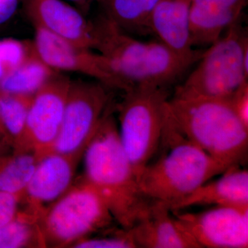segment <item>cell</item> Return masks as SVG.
I'll list each match as a JSON object with an SVG mask.
<instances>
[{
	"label": "cell",
	"instance_id": "f1b7e54d",
	"mask_svg": "<svg viewBox=\"0 0 248 248\" xmlns=\"http://www.w3.org/2000/svg\"><path fill=\"white\" fill-rule=\"evenodd\" d=\"M70 1H74V2L78 3L79 4H86L88 3L92 2L93 1H100L102 0H70Z\"/></svg>",
	"mask_w": 248,
	"mask_h": 248
},
{
	"label": "cell",
	"instance_id": "cb8c5ba5",
	"mask_svg": "<svg viewBox=\"0 0 248 248\" xmlns=\"http://www.w3.org/2000/svg\"><path fill=\"white\" fill-rule=\"evenodd\" d=\"M78 248H137L128 230L124 229L112 236L81 239L73 244Z\"/></svg>",
	"mask_w": 248,
	"mask_h": 248
},
{
	"label": "cell",
	"instance_id": "5b68a950",
	"mask_svg": "<svg viewBox=\"0 0 248 248\" xmlns=\"http://www.w3.org/2000/svg\"><path fill=\"white\" fill-rule=\"evenodd\" d=\"M173 97L228 99L248 81V37L241 20L207 47Z\"/></svg>",
	"mask_w": 248,
	"mask_h": 248
},
{
	"label": "cell",
	"instance_id": "4fadbf2b",
	"mask_svg": "<svg viewBox=\"0 0 248 248\" xmlns=\"http://www.w3.org/2000/svg\"><path fill=\"white\" fill-rule=\"evenodd\" d=\"M27 9L35 26L82 48L94 46L93 23L61 0H27Z\"/></svg>",
	"mask_w": 248,
	"mask_h": 248
},
{
	"label": "cell",
	"instance_id": "8992f818",
	"mask_svg": "<svg viewBox=\"0 0 248 248\" xmlns=\"http://www.w3.org/2000/svg\"><path fill=\"white\" fill-rule=\"evenodd\" d=\"M169 96L168 88L136 87L119 106L121 143L138 179L161 144Z\"/></svg>",
	"mask_w": 248,
	"mask_h": 248
},
{
	"label": "cell",
	"instance_id": "ac0fdd59",
	"mask_svg": "<svg viewBox=\"0 0 248 248\" xmlns=\"http://www.w3.org/2000/svg\"><path fill=\"white\" fill-rule=\"evenodd\" d=\"M56 73L36 53L0 81V92L16 95L33 96Z\"/></svg>",
	"mask_w": 248,
	"mask_h": 248
},
{
	"label": "cell",
	"instance_id": "603a6c76",
	"mask_svg": "<svg viewBox=\"0 0 248 248\" xmlns=\"http://www.w3.org/2000/svg\"><path fill=\"white\" fill-rule=\"evenodd\" d=\"M33 49V42L14 39L0 40V81L20 66Z\"/></svg>",
	"mask_w": 248,
	"mask_h": 248
},
{
	"label": "cell",
	"instance_id": "f546056e",
	"mask_svg": "<svg viewBox=\"0 0 248 248\" xmlns=\"http://www.w3.org/2000/svg\"><path fill=\"white\" fill-rule=\"evenodd\" d=\"M0 133L2 134L6 138V134H5L4 127H3L2 122H1V117H0ZM7 139V138H6Z\"/></svg>",
	"mask_w": 248,
	"mask_h": 248
},
{
	"label": "cell",
	"instance_id": "9c48e42d",
	"mask_svg": "<svg viewBox=\"0 0 248 248\" xmlns=\"http://www.w3.org/2000/svg\"><path fill=\"white\" fill-rule=\"evenodd\" d=\"M71 82L66 76L56 73L34 94L20 152H33L40 159L52 153Z\"/></svg>",
	"mask_w": 248,
	"mask_h": 248
},
{
	"label": "cell",
	"instance_id": "ffe728a7",
	"mask_svg": "<svg viewBox=\"0 0 248 248\" xmlns=\"http://www.w3.org/2000/svg\"><path fill=\"white\" fill-rule=\"evenodd\" d=\"M40 158L33 152L0 156V191L22 197Z\"/></svg>",
	"mask_w": 248,
	"mask_h": 248
},
{
	"label": "cell",
	"instance_id": "d4e9b609",
	"mask_svg": "<svg viewBox=\"0 0 248 248\" xmlns=\"http://www.w3.org/2000/svg\"><path fill=\"white\" fill-rule=\"evenodd\" d=\"M19 203V196L0 191V227L17 218Z\"/></svg>",
	"mask_w": 248,
	"mask_h": 248
},
{
	"label": "cell",
	"instance_id": "3957f363",
	"mask_svg": "<svg viewBox=\"0 0 248 248\" xmlns=\"http://www.w3.org/2000/svg\"><path fill=\"white\" fill-rule=\"evenodd\" d=\"M166 108L179 133L227 169L246 161L248 128L228 99L172 97Z\"/></svg>",
	"mask_w": 248,
	"mask_h": 248
},
{
	"label": "cell",
	"instance_id": "5bb4252c",
	"mask_svg": "<svg viewBox=\"0 0 248 248\" xmlns=\"http://www.w3.org/2000/svg\"><path fill=\"white\" fill-rule=\"evenodd\" d=\"M192 0H160L149 19L150 33L173 52L200 58L203 49L192 46L190 13Z\"/></svg>",
	"mask_w": 248,
	"mask_h": 248
},
{
	"label": "cell",
	"instance_id": "6da1fadb",
	"mask_svg": "<svg viewBox=\"0 0 248 248\" xmlns=\"http://www.w3.org/2000/svg\"><path fill=\"white\" fill-rule=\"evenodd\" d=\"M83 155L85 180L102 196L123 229H130L146 215L151 200L140 190L136 173L121 143L111 107Z\"/></svg>",
	"mask_w": 248,
	"mask_h": 248
},
{
	"label": "cell",
	"instance_id": "8fae6325",
	"mask_svg": "<svg viewBox=\"0 0 248 248\" xmlns=\"http://www.w3.org/2000/svg\"><path fill=\"white\" fill-rule=\"evenodd\" d=\"M35 27L33 45L36 53L55 71L81 73L97 79L108 88L128 91L105 57L78 46L53 35L48 31Z\"/></svg>",
	"mask_w": 248,
	"mask_h": 248
},
{
	"label": "cell",
	"instance_id": "7402d4cb",
	"mask_svg": "<svg viewBox=\"0 0 248 248\" xmlns=\"http://www.w3.org/2000/svg\"><path fill=\"white\" fill-rule=\"evenodd\" d=\"M35 220L19 214L12 221L0 227V248H25L33 241H44L40 229L35 228Z\"/></svg>",
	"mask_w": 248,
	"mask_h": 248
},
{
	"label": "cell",
	"instance_id": "7c38bea8",
	"mask_svg": "<svg viewBox=\"0 0 248 248\" xmlns=\"http://www.w3.org/2000/svg\"><path fill=\"white\" fill-rule=\"evenodd\" d=\"M79 158L56 153L41 158L22 196L27 197L32 218H41L46 204L53 205L71 188Z\"/></svg>",
	"mask_w": 248,
	"mask_h": 248
},
{
	"label": "cell",
	"instance_id": "d6986e66",
	"mask_svg": "<svg viewBox=\"0 0 248 248\" xmlns=\"http://www.w3.org/2000/svg\"><path fill=\"white\" fill-rule=\"evenodd\" d=\"M160 0H102L105 16L128 33L149 35L152 13Z\"/></svg>",
	"mask_w": 248,
	"mask_h": 248
},
{
	"label": "cell",
	"instance_id": "7a4b0ae2",
	"mask_svg": "<svg viewBox=\"0 0 248 248\" xmlns=\"http://www.w3.org/2000/svg\"><path fill=\"white\" fill-rule=\"evenodd\" d=\"M93 26L94 49L107 59L128 91L142 86L169 89L201 58L178 55L158 40H136L105 15Z\"/></svg>",
	"mask_w": 248,
	"mask_h": 248
},
{
	"label": "cell",
	"instance_id": "9a60e30c",
	"mask_svg": "<svg viewBox=\"0 0 248 248\" xmlns=\"http://www.w3.org/2000/svg\"><path fill=\"white\" fill-rule=\"evenodd\" d=\"M248 0H192L190 13L192 46L208 47L241 19Z\"/></svg>",
	"mask_w": 248,
	"mask_h": 248
},
{
	"label": "cell",
	"instance_id": "ba28073f",
	"mask_svg": "<svg viewBox=\"0 0 248 248\" xmlns=\"http://www.w3.org/2000/svg\"><path fill=\"white\" fill-rule=\"evenodd\" d=\"M108 87L102 83L71 82L63 120L52 153L81 157L110 107Z\"/></svg>",
	"mask_w": 248,
	"mask_h": 248
},
{
	"label": "cell",
	"instance_id": "e0dca14e",
	"mask_svg": "<svg viewBox=\"0 0 248 248\" xmlns=\"http://www.w3.org/2000/svg\"><path fill=\"white\" fill-rule=\"evenodd\" d=\"M217 180L205 183L192 193L170 206L179 211L195 205L248 207V172L234 166Z\"/></svg>",
	"mask_w": 248,
	"mask_h": 248
},
{
	"label": "cell",
	"instance_id": "30bf717a",
	"mask_svg": "<svg viewBox=\"0 0 248 248\" xmlns=\"http://www.w3.org/2000/svg\"><path fill=\"white\" fill-rule=\"evenodd\" d=\"M172 213L178 225L200 248L248 247V207L215 206L200 213Z\"/></svg>",
	"mask_w": 248,
	"mask_h": 248
},
{
	"label": "cell",
	"instance_id": "52a82bcc",
	"mask_svg": "<svg viewBox=\"0 0 248 248\" xmlns=\"http://www.w3.org/2000/svg\"><path fill=\"white\" fill-rule=\"evenodd\" d=\"M41 218L44 241L62 246L75 244L114 219L102 196L85 179L71 187Z\"/></svg>",
	"mask_w": 248,
	"mask_h": 248
},
{
	"label": "cell",
	"instance_id": "44dd1931",
	"mask_svg": "<svg viewBox=\"0 0 248 248\" xmlns=\"http://www.w3.org/2000/svg\"><path fill=\"white\" fill-rule=\"evenodd\" d=\"M32 97L0 92V117L6 138L14 153L22 149L28 112Z\"/></svg>",
	"mask_w": 248,
	"mask_h": 248
},
{
	"label": "cell",
	"instance_id": "484cf974",
	"mask_svg": "<svg viewBox=\"0 0 248 248\" xmlns=\"http://www.w3.org/2000/svg\"><path fill=\"white\" fill-rule=\"evenodd\" d=\"M228 100L239 120L248 128V81L241 85Z\"/></svg>",
	"mask_w": 248,
	"mask_h": 248
},
{
	"label": "cell",
	"instance_id": "4316f807",
	"mask_svg": "<svg viewBox=\"0 0 248 248\" xmlns=\"http://www.w3.org/2000/svg\"><path fill=\"white\" fill-rule=\"evenodd\" d=\"M18 0H0V24H4L14 16Z\"/></svg>",
	"mask_w": 248,
	"mask_h": 248
},
{
	"label": "cell",
	"instance_id": "83f0119b",
	"mask_svg": "<svg viewBox=\"0 0 248 248\" xmlns=\"http://www.w3.org/2000/svg\"><path fill=\"white\" fill-rule=\"evenodd\" d=\"M10 148H12L7 139L2 134L0 133V156L9 154Z\"/></svg>",
	"mask_w": 248,
	"mask_h": 248
},
{
	"label": "cell",
	"instance_id": "2e32d148",
	"mask_svg": "<svg viewBox=\"0 0 248 248\" xmlns=\"http://www.w3.org/2000/svg\"><path fill=\"white\" fill-rule=\"evenodd\" d=\"M137 247L141 248H200L178 225L169 205L151 200L146 215L130 229Z\"/></svg>",
	"mask_w": 248,
	"mask_h": 248
},
{
	"label": "cell",
	"instance_id": "277c9868",
	"mask_svg": "<svg viewBox=\"0 0 248 248\" xmlns=\"http://www.w3.org/2000/svg\"><path fill=\"white\" fill-rule=\"evenodd\" d=\"M161 143L167 151L143 170L138 182L148 200L170 206L227 169L182 135L166 115Z\"/></svg>",
	"mask_w": 248,
	"mask_h": 248
}]
</instances>
